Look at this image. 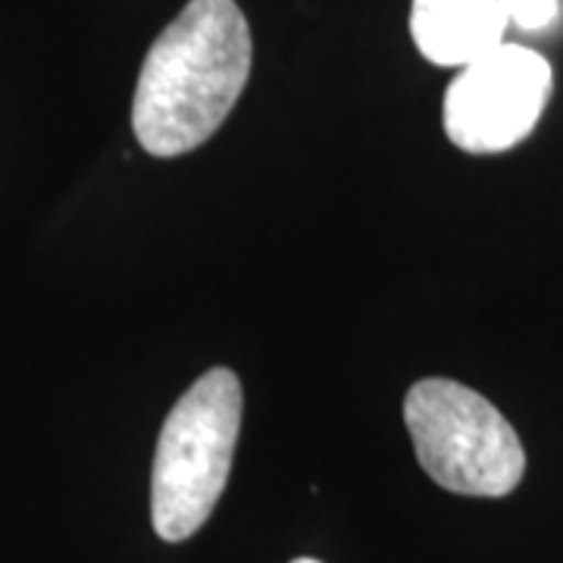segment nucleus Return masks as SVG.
<instances>
[{"label": "nucleus", "mask_w": 563, "mask_h": 563, "mask_svg": "<svg viewBox=\"0 0 563 563\" xmlns=\"http://www.w3.org/2000/svg\"><path fill=\"white\" fill-rule=\"evenodd\" d=\"M551 88L554 73L539 51L498 44L448 85L444 135L466 154H504L532 135Z\"/></svg>", "instance_id": "20e7f679"}, {"label": "nucleus", "mask_w": 563, "mask_h": 563, "mask_svg": "<svg viewBox=\"0 0 563 563\" xmlns=\"http://www.w3.org/2000/svg\"><path fill=\"white\" fill-rule=\"evenodd\" d=\"M558 13H561L558 0H514L510 22L526 29V32H539V29H548L558 20Z\"/></svg>", "instance_id": "423d86ee"}, {"label": "nucleus", "mask_w": 563, "mask_h": 563, "mask_svg": "<svg viewBox=\"0 0 563 563\" xmlns=\"http://www.w3.org/2000/svg\"><path fill=\"white\" fill-rule=\"evenodd\" d=\"M291 563H322V561H317V558H298V561H291Z\"/></svg>", "instance_id": "0eeeda50"}, {"label": "nucleus", "mask_w": 563, "mask_h": 563, "mask_svg": "<svg viewBox=\"0 0 563 563\" xmlns=\"http://www.w3.org/2000/svg\"><path fill=\"white\" fill-rule=\"evenodd\" d=\"M254 44L235 0H188L141 63L132 129L151 157H181L217 135L251 79Z\"/></svg>", "instance_id": "f257e3e1"}, {"label": "nucleus", "mask_w": 563, "mask_h": 563, "mask_svg": "<svg viewBox=\"0 0 563 563\" xmlns=\"http://www.w3.org/2000/svg\"><path fill=\"white\" fill-rule=\"evenodd\" d=\"M514 0H413L410 35L435 66H470L504 44Z\"/></svg>", "instance_id": "39448f33"}, {"label": "nucleus", "mask_w": 563, "mask_h": 563, "mask_svg": "<svg viewBox=\"0 0 563 563\" xmlns=\"http://www.w3.org/2000/svg\"><path fill=\"white\" fill-rule=\"evenodd\" d=\"M242 413V379L229 366L207 369L169 410L151 466V523L163 542L191 539L217 510L235 461Z\"/></svg>", "instance_id": "f03ea898"}, {"label": "nucleus", "mask_w": 563, "mask_h": 563, "mask_svg": "<svg viewBox=\"0 0 563 563\" xmlns=\"http://www.w3.org/2000/svg\"><path fill=\"white\" fill-rule=\"evenodd\" d=\"M417 461L454 495L504 498L523 483L526 451L495 404L466 385L429 376L404 398Z\"/></svg>", "instance_id": "7ed1b4c3"}]
</instances>
